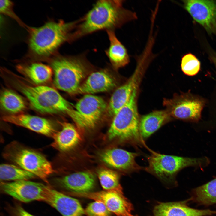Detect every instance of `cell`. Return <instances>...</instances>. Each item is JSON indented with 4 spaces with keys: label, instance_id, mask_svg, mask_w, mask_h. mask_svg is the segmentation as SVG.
<instances>
[{
    "label": "cell",
    "instance_id": "cell-28",
    "mask_svg": "<svg viewBox=\"0 0 216 216\" xmlns=\"http://www.w3.org/2000/svg\"><path fill=\"white\" fill-rule=\"evenodd\" d=\"M200 61L194 55L188 53L182 58L181 68L183 72L186 75L193 76L196 74L200 69Z\"/></svg>",
    "mask_w": 216,
    "mask_h": 216
},
{
    "label": "cell",
    "instance_id": "cell-9",
    "mask_svg": "<svg viewBox=\"0 0 216 216\" xmlns=\"http://www.w3.org/2000/svg\"><path fill=\"white\" fill-rule=\"evenodd\" d=\"M49 186L29 180L3 183L1 188L5 194L22 202L44 201Z\"/></svg>",
    "mask_w": 216,
    "mask_h": 216
},
{
    "label": "cell",
    "instance_id": "cell-16",
    "mask_svg": "<svg viewBox=\"0 0 216 216\" xmlns=\"http://www.w3.org/2000/svg\"><path fill=\"white\" fill-rule=\"evenodd\" d=\"M137 65L130 79L117 88L112 95L107 106L108 112L111 115L114 116L127 102L134 90L138 87L141 74L145 68L141 64Z\"/></svg>",
    "mask_w": 216,
    "mask_h": 216
},
{
    "label": "cell",
    "instance_id": "cell-8",
    "mask_svg": "<svg viewBox=\"0 0 216 216\" xmlns=\"http://www.w3.org/2000/svg\"><path fill=\"white\" fill-rule=\"evenodd\" d=\"M164 103L171 118L192 122L198 121L201 117L204 101L190 93L176 96L165 99Z\"/></svg>",
    "mask_w": 216,
    "mask_h": 216
},
{
    "label": "cell",
    "instance_id": "cell-30",
    "mask_svg": "<svg viewBox=\"0 0 216 216\" xmlns=\"http://www.w3.org/2000/svg\"><path fill=\"white\" fill-rule=\"evenodd\" d=\"M13 3L11 1L1 0L0 12L14 19L20 26L26 28L28 26L26 25L15 13L13 10Z\"/></svg>",
    "mask_w": 216,
    "mask_h": 216
},
{
    "label": "cell",
    "instance_id": "cell-11",
    "mask_svg": "<svg viewBox=\"0 0 216 216\" xmlns=\"http://www.w3.org/2000/svg\"><path fill=\"white\" fill-rule=\"evenodd\" d=\"M69 193L73 196L101 202L111 212L118 216H135L131 213V204L123 194L105 190L82 193Z\"/></svg>",
    "mask_w": 216,
    "mask_h": 216
},
{
    "label": "cell",
    "instance_id": "cell-13",
    "mask_svg": "<svg viewBox=\"0 0 216 216\" xmlns=\"http://www.w3.org/2000/svg\"><path fill=\"white\" fill-rule=\"evenodd\" d=\"M2 119L5 122L47 136L52 137L57 131L54 124L51 121L37 116L20 113L5 115L2 117Z\"/></svg>",
    "mask_w": 216,
    "mask_h": 216
},
{
    "label": "cell",
    "instance_id": "cell-18",
    "mask_svg": "<svg viewBox=\"0 0 216 216\" xmlns=\"http://www.w3.org/2000/svg\"><path fill=\"white\" fill-rule=\"evenodd\" d=\"M116 85L115 80L108 72L100 70L92 72L81 84L76 94H93L108 91Z\"/></svg>",
    "mask_w": 216,
    "mask_h": 216
},
{
    "label": "cell",
    "instance_id": "cell-6",
    "mask_svg": "<svg viewBox=\"0 0 216 216\" xmlns=\"http://www.w3.org/2000/svg\"><path fill=\"white\" fill-rule=\"evenodd\" d=\"M4 156L19 167L48 183L49 176L54 171L50 162L42 154L14 143L5 150Z\"/></svg>",
    "mask_w": 216,
    "mask_h": 216
},
{
    "label": "cell",
    "instance_id": "cell-22",
    "mask_svg": "<svg viewBox=\"0 0 216 216\" xmlns=\"http://www.w3.org/2000/svg\"><path fill=\"white\" fill-rule=\"evenodd\" d=\"M110 41L105 53L113 66L116 68L128 64L130 59L127 50L117 37L114 30L106 31Z\"/></svg>",
    "mask_w": 216,
    "mask_h": 216
},
{
    "label": "cell",
    "instance_id": "cell-5",
    "mask_svg": "<svg viewBox=\"0 0 216 216\" xmlns=\"http://www.w3.org/2000/svg\"><path fill=\"white\" fill-rule=\"evenodd\" d=\"M85 55L64 56L58 53L48 61L53 70L56 87L69 94H76L87 73Z\"/></svg>",
    "mask_w": 216,
    "mask_h": 216
},
{
    "label": "cell",
    "instance_id": "cell-24",
    "mask_svg": "<svg viewBox=\"0 0 216 216\" xmlns=\"http://www.w3.org/2000/svg\"><path fill=\"white\" fill-rule=\"evenodd\" d=\"M0 102L2 109L9 115L20 114L26 108V104L24 99L9 89H5L2 92Z\"/></svg>",
    "mask_w": 216,
    "mask_h": 216
},
{
    "label": "cell",
    "instance_id": "cell-27",
    "mask_svg": "<svg viewBox=\"0 0 216 216\" xmlns=\"http://www.w3.org/2000/svg\"><path fill=\"white\" fill-rule=\"evenodd\" d=\"M195 194L196 200L203 204L216 203V178L196 188Z\"/></svg>",
    "mask_w": 216,
    "mask_h": 216
},
{
    "label": "cell",
    "instance_id": "cell-14",
    "mask_svg": "<svg viewBox=\"0 0 216 216\" xmlns=\"http://www.w3.org/2000/svg\"><path fill=\"white\" fill-rule=\"evenodd\" d=\"M45 202L56 209L62 216H83L85 210L76 199L49 186Z\"/></svg>",
    "mask_w": 216,
    "mask_h": 216
},
{
    "label": "cell",
    "instance_id": "cell-26",
    "mask_svg": "<svg viewBox=\"0 0 216 216\" xmlns=\"http://www.w3.org/2000/svg\"><path fill=\"white\" fill-rule=\"evenodd\" d=\"M98 177L103 188L106 191L123 194L118 173L112 170L102 169L99 170Z\"/></svg>",
    "mask_w": 216,
    "mask_h": 216
},
{
    "label": "cell",
    "instance_id": "cell-31",
    "mask_svg": "<svg viewBox=\"0 0 216 216\" xmlns=\"http://www.w3.org/2000/svg\"><path fill=\"white\" fill-rule=\"evenodd\" d=\"M13 211L14 216H36L28 212L20 205L15 206Z\"/></svg>",
    "mask_w": 216,
    "mask_h": 216
},
{
    "label": "cell",
    "instance_id": "cell-4",
    "mask_svg": "<svg viewBox=\"0 0 216 216\" xmlns=\"http://www.w3.org/2000/svg\"><path fill=\"white\" fill-rule=\"evenodd\" d=\"M138 87L127 102L113 116L107 133L109 139L117 140L133 146L146 147L140 130L139 118L136 104Z\"/></svg>",
    "mask_w": 216,
    "mask_h": 216
},
{
    "label": "cell",
    "instance_id": "cell-29",
    "mask_svg": "<svg viewBox=\"0 0 216 216\" xmlns=\"http://www.w3.org/2000/svg\"><path fill=\"white\" fill-rule=\"evenodd\" d=\"M88 216H111V212L102 202L95 201L90 203L85 210Z\"/></svg>",
    "mask_w": 216,
    "mask_h": 216
},
{
    "label": "cell",
    "instance_id": "cell-17",
    "mask_svg": "<svg viewBox=\"0 0 216 216\" xmlns=\"http://www.w3.org/2000/svg\"><path fill=\"white\" fill-rule=\"evenodd\" d=\"M60 187L70 192L78 193L91 192L94 188L95 179L91 172L84 171L74 172L56 180Z\"/></svg>",
    "mask_w": 216,
    "mask_h": 216
},
{
    "label": "cell",
    "instance_id": "cell-15",
    "mask_svg": "<svg viewBox=\"0 0 216 216\" xmlns=\"http://www.w3.org/2000/svg\"><path fill=\"white\" fill-rule=\"evenodd\" d=\"M139 153L132 152L120 148L107 150L101 155L102 160L108 166L122 171L130 173L143 168L136 162Z\"/></svg>",
    "mask_w": 216,
    "mask_h": 216
},
{
    "label": "cell",
    "instance_id": "cell-19",
    "mask_svg": "<svg viewBox=\"0 0 216 216\" xmlns=\"http://www.w3.org/2000/svg\"><path fill=\"white\" fill-rule=\"evenodd\" d=\"M154 216H204L215 213L209 210L192 208L179 202L163 203L155 207Z\"/></svg>",
    "mask_w": 216,
    "mask_h": 216
},
{
    "label": "cell",
    "instance_id": "cell-20",
    "mask_svg": "<svg viewBox=\"0 0 216 216\" xmlns=\"http://www.w3.org/2000/svg\"><path fill=\"white\" fill-rule=\"evenodd\" d=\"M16 68L20 73L37 85H45L51 81L53 74L50 66L38 62L19 64Z\"/></svg>",
    "mask_w": 216,
    "mask_h": 216
},
{
    "label": "cell",
    "instance_id": "cell-21",
    "mask_svg": "<svg viewBox=\"0 0 216 216\" xmlns=\"http://www.w3.org/2000/svg\"><path fill=\"white\" fill-rule=\"evenodd\" d=\"M62 128L57 131L52 137V146L61 151L70 150L76 146L80 141V134L72 124L64 122L61 124Z\"/></svg>",
    "mask_w": 216,
    "mask_h": 216
},
{
    "label": "cell",
    "instance_id": "cell-1",
    "mask_svg": "<svg viewBox=\"0 0 216 216\" xmlns=\"http://www.w3.org/2000/svg\"><path fill=\"white\" fill-rule=\"evenodd\" d=\"M124 1L101 0L96 2L84 16L78 20L71 42L100 30H115L136 20V13L124 8Z\"/></svg>",
    "mask_w": 216,
    "mask_h": 216
},
{
    "label": "cell",
    "instance_id": "cell-32",
    "mask_svg": "<svg viewBox=\"0 0 216 216\" xmlns=\"http://www.w3.org/2000/svg\"><path fill=\"white\" fill-rule=\"evenodd\" d=\"M215 63H216L215 64H216V61H215Z\"/></svg>",
    "mask_w": 216,
    "mask_h": 216
},
{
    "label": "cell",
    "instance_id": "cell-2",
    "mask_svg": "<svg viewBox=\"0 0 216 216\" xmlns=\"http://www.w3.org/2000/svg\"><path fill=\"white\" fill-rule=\"evenodd\" d=\"M78 20L66 22L50 20L42 26H28V57L34 60H46L56 55L59 48L66 42L70 43L72 33Z\"/></svg>",
    "mask_w": 216,
    "mask_h": 216
},
{
    "label": "cell",
    "instance_id": "cell-23",
    "mask_svg": "<svg viewBox=\"0 0 216 216\" xmlns=\"http://www.w3.org/2000/svg\"><path fill=\"white\" fill-rule=\"evenodd\" d=\"M171 118L166 110L155 111L142 116L140 119V130L143 140L148 138Z\"/></svg>",
    "mask_w": 216,
    "mask_h": 216
},
{
    "label": "cell",
    "instance_id": "cell-7",
    "mask_svg": "<svg viewBox=\"0 0 216 216\" xmlns=\"http://www.w3.org/2000/svg\"><path fill=\"white\" fill-rule=\"evenodd\" d=\"M148 158V165L145 168L147 172L160 178L171 179L180 170L189 166L200 167L207 165L206 157L192 158L161 154L150 149Z\"/></svg>",
    "mask_w": 216,
    "mask_h": 216
},
{
    "label": "cell",
    "instance_id": "cell-10",
    "mask_svg": "<svg viewBox=\"0 0 216 216\" xmlns=\"http://www.w3.org/2000/svg\"><path fill=\"white\" fill-rule=\"evenodd\" d=\"M183 2L184 8L194 20L209 33L216 35V2L202 0Z\"/></svg>",
    "mask_w": 216,
    "mask_h": 216
},
{
    "label": "cell",
    "instance_id": "cell-3",
    "mask_svg": "<svg viewBox=\"0 0 216 216\" xmlns=\"http://www.w3.org/2000/svg\"><path fill=\"white\" fill-rule=\"evenodd\" d=\"M7 81L26 97L32 107L37 111L50 114L64 113L78 126L82 124L80 114L56 89L46 85H31L14 74L9 77Z\"/></svg>",
    "mask_w": 216,
    "mask_h": 216
},
{
    "label": "cell",
    "instance_id": "cell-25",
    "mask_svg": "<svg viewBox=\"0 0 216 216\" xmlns=\"http://www.w3.org/2000/svg\"><path fill=\"white\" fill-rule=\"evenodd\" d=\"M36 176L18 166L2 164L0 166V178L2 181H14L29 180Z\"/></svg>",
    "mask_w": 216,
    "mask_h": 216
},
{
    "label": "cell",
    "instance_id": "cell-12",
    "mask_svg": "<svg viewBox=\"0 0 216 216\" xmlns=\"http://www.w3.org/2000/svg\"><path fill=\"white\" fill-rule=\"evenodd\" d=\"M75 110L81 116L84 128L94 127L107 107L101 97L92 94H85L76 104Z\"/></svg>",
    "mask_w": 216,
    "mask_h": 216
}]
</instances>
